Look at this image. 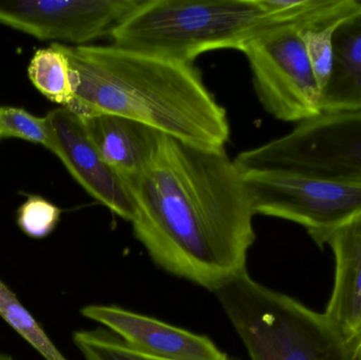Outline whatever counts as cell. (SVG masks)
Returning <instances> with one entry per match:
<instances>
[{"instance_id":"ffe728a7","label":"cell","mask_w":361,"mask_h":360,"mask_svg":"<svg viewBox=\"0 0 361 360\" xmlns=\"http://www.w3.org/2000/svg\"><path fill=\"white\" fill-rule=\"evenodd\" d=\"M353 342L355 345L356 349H357L358 354L361 359V325L360 329H358L357 333L353 337Z\"/></svg>"},{"instance_id":"e0dca14e","label":"cell","mask_w":361,"mask_h":360,"mask_svg":"<svg viewBox=\"0 0 361 360\" xmlns=\"http://www.w3.org/2000/svg\"><path fill=\"white\" fill-rule=\"evenodd\" d=\"M25 139L48 148L50 128L48 120L38 118L23 108L1 106L0 107V139Z\"/></svg>"},{"instance_id":"6da1fadb","label":"cell","mask_w":361,"mask_h":360,"mask_svg":"<svg viewBox=\"0 0 361 360\" xmlns=\"http://www.w3.org/2000/svg\"><path fill=\"white\" fill-rule=\"evenodd\" d=\"M126 185L133 234L166 272L212 292L246 272L254 207L225 148L162 133L149 166Z\"/></svg>"},{"instance_id":"44dd1931","label":"cell","mask_w":361,"mask_h":360,"mask_svg":"<svg viewBox=\"0 0 361 360\" xmlns=\"http://www.w3.org/2000/svg\"><path fill=\"white\" fill-rule=\"evenodd\" d=\"M0 360H15L10 355L4 354V353H0Z\"/></svg>"},{"instance_id":"277c9868","label":"cell","mask_w":361,"mask_h":360,"mask_svg":"<svg viewBox=\"0 0 361 360\" xmlns=\"http://www.w3.org/2000/svg\"><path fill=\"white\" fill-rule=\"evenodd\" d=\"M214 293L252 360H361L326 313L264 287L247 271Z\"/></svg>"},{"instance_id":"5b68a950","label":"cell","mask_w":361,"mask_h":360,"mask_svg":"<svg viewBox=\"0 0 361 360\" xmlns=\"http://www.w3.org/2000/svg\"><path fill=\"white\" fill-rule=\"evenodd\" d=\"M233 161L238 169H277L361 182V111L322 112Z\"/></svg>"},{"instance_id":"9a60e30c","label":"cell","mask_w":361,"mask_h":360,"mask_svg":"<svg viewBox=\"0 0 361 360\" xmlns=\"http://www.w3.org/2000/svg\"><path fill=\"white\" fill-rule=\"evenodd\" d=\"M0 317L47 360H67L20 300L0 280Z\"/></svg>"},{"instance_id":"ac0fdd59","label":"cell","mask_w":361,"mask_h":360,"mask_svg":"<svg viewBox=\"0 0 361 360\" xmlns=\"http://www.w3.org/2000/svg\"><path fill=\"white\" fill-rule=\"evenodd\" d=\"M341 25L305 30L301 33L312 71L322 93L326 89L332 74L334 35Z\"/></svg>"},{"instance_id":"7c38bea8","label":"cell","mask_w":361,"mask_h":360,"mask_svg":"<svg viewBox=\"0 0 361 360\" xmlns=\"http://www.w3.org/2000/svg\"><path fill=\"white\" fill-rule=\"evenodd\" d=\"M324 245L335 258L334 285L324 313L353 340L361 325V213L333 230Z\"/></svg>"},{"instance_id":"d6986e66","label":"cell","mask_w":361,"mask_h":360,"mask_svg":"<svg viewBox=\"0 0 361 360\" xmlns=\"http://www.w3.org/2000/svg\"><path fill=\"white\" fill-rule=\"evenodd\" d=\"M61 211L40 196H30L17 211V225L30 238L42 239L51 234L61 220Z\"/></svg>"},{"instance_id":"7402d4cb","label":"cell","mask_w":361,"mask_h":360,"mask_svg":"<svg viewBox=\"0 0 361 360\" xmlns=\"http://www.w3.org/2000/svg\"><path fill=\"white\" fill-rule=\"evenodd\" d=\"M0 142H1V139H0Z\"/></svg>"},{"instance_id":"2e32d148","label":"cell","mask_w":361,"mask_h":360,"mask_svg":"<svg viewBox=\"0 0 361 360\" xmlns=\"http://www.w3.org/2000/svg\"><path fill=\"white\" fill-rule=\"evenodd\" d=\"M73 342L86 360H173L143 354L105 330L78 331Z\"/></svg>"},{"instance_id":"ba28073f","label":"cell","mask_w":361,"mask_h":360,"mask_svg":"<svg viewBox=\"0 0 361 360\" xmlns=\"http://www.w3.org/2000/svg\"><path fill=\"white\" fill-rule=\"evenodd\" d=\"M142 0L0 1V23L53 44L87 46L114 30Z\"/></svg>"},{"instance_id":"3957f363","label":"cell","mask_w":361,"mask_h":360,"mask_svg":"<svg viewBox=\"0 0 361 360\" xmlns=\"http://www.w3.org/2000/svg\"><path fill=\"white\" fill-rule=\"evenodd\" d=\"M271 25L258 0H142L110 37L120 48L192 63L209 51H240Z\"/></svg>"},{"instance_id":"9c48e42d","label":"cell","mask_w":361,"mask_h":360,"mask_svg":"<svg viewBox=\"0 0 361 360\" xmlns=\"http://www.w3.org/2000/svg\"><path fill=\"white\" fill-rule=\"evenodd\" d=\"M46 118L50 128L47 149L97 202L126 221H133L135 207L128 187L91 141L84 120L63 107L49 112Z\"/></svg>"},{"instance_id":"8fae6325","label":"cell","mask_w":361,"mask_h":360,"mask_svg":"<svg viewBox=\"0 0 361 360\" xmlns=\"http://www.w3.org/2000/svg\"><path fill=\"white\" fill-rule=\"evenodd\" d=\"M82 120L104 160L125 183L141 175L158 151L162 133L152 127L112 114Z\"/></svg>"},{"instance_id":"5bb4252c","label":"cell","mask_w":361,"mask_h":360,"mask_svg":"<svg viewBox=\"0 0 361 360\" xmlns=\"http://www.w3.org/2000/svg\"><path fill=\"white\" fill-rule=\"evenodd\" d=\"M27 74L33 86L53 103L67 108L73 101L71 67L55 44L36 51L30 61Z\"/></svg>"},{"instance_id":"8992f818","label":"cell","mask_w":361,"mask_h":360,"mask_svg":"<svg viewBox=\"0 0 361 360\" xmlns=\"http://www.w3.org/2000/svg\"><path fill=\"white\" fill-rule=\"evenodd\" d=\"M239 171L255 215L299 224L319 247L333 230L361 213V182L331 181L277 169Z\"/></svg>"},{"instance_id":"30bf717a","label":"cell","mask_w":361,"mask_h":360,"mask_svg":"<svg viewBox=\"0 0 361 360\" xmlns=\"http://www.w3.org/2000/svg\"><path fill=\"white\" fill-rule=\"evenodd\" d=\"M82 316L108 328L143 354L173 360H229L206 336L114 306H87Z\"/></svg>"},{"instance_id":"52a82bcc","label":"cell","mask_w":361,"mask_h":360,"mask_svg":"<svg viewBox=\"0 0 361 360\" xmlns=\"http://www.w3.org/2000/svg\"><path fill=\"white\" fill-rule=\"evenodd\" d=\"M303 30L271 25L241 48L261 105L282 122L300 123L322 113V90L312 71Z\"/></svg>"},{"instance_id":"4fadbf2b","label":"cell","mask_w":361,"mask_h":360,"mask_svg":"<svg viewBox=\"0 0 361 360\" xmlns=\"http://www.w3.org/2000/svg\"><path fill=\"white\" fill-rule=\"evenodd\" d=\"M361 111V12L334 35L332 74L322 95V112Z\"/></svg>"},{"instance_id":"7a4b0ae2","label":"cell","mask_w":361,"mask_h":360,"mask_svg":"<svg viewBox=\"0 0 361 360\" xmlns=\"http://www.w3.org/2000/svg\"><path fill=\"white\" fill-rule=\"evenodd\" d=\"M55 46L73 76V101L66 109L78 118L122 116L200 147L219 149L229 141L226 110L192 63L114 44Z\"/></svg>"}]
</instances>
